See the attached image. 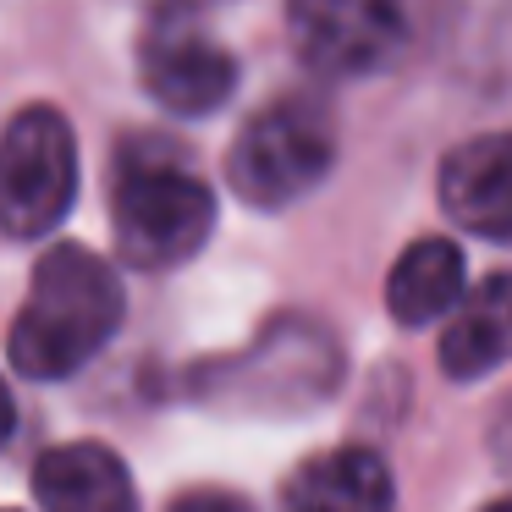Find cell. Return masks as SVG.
Returning a JSON list of instances; mask_svg holds the SVG:
<instances>
[{
	"mask_svg": "<svg viewBox=\"0 0 512 512\" xmlns=\"http://www.w3.org/2000/svg\"><path fill=\"white\" fill-rule=\"evenodd\" d=\"M116 325H122L116 270L78 243H56L34 265L6 353L28 380H61L89 364L116 336Z\"/></svg>",
	"mask_w": 512,
	"mask_h": 512,
	"instance_id": "cell-1",
	"label": "cell"
},
{
	"mask_svg": "<svg viewBox=\"0 0 512 512\" xmlns=\"http://www.w3.org/2000/svg\"><path fill=\"white\" fill-rule=\"evenodd\" d=\"M215 193L177 160L127 155L111 188V232L127 265L171 270L210 243Z\"/></svg>",
	"mask_w": 512,
	"mask_h": 512,
	"instance_id": "cell-2",
	"label": "cell"
},
{
	"mask_svg": "<svg viewBox=\"0 0 512 512\" xmlns=\"http://www.w3.org/2000/svg\"><path fill=\"white\" fill-rule=\"evenodd\" d=\"M331 166H336V122L309 94H287V100L265 105L226 155L232 193L254 210H281V204L314 193L331 177Z\"/></svg>",
	"mask_w": 512,
	"mask_h": 512,
	"instance_id": "cell-3",
	"label": "cell"
},
{
	"mask_svg": "<svg viewBox=\"0 0 512 512\" xmlns=\"http://www.w3.org/2000/svg\"><path fill=\"white\" fill-rule=\"evenodd\" d=\"M72 199H78V138L56 105H28L0 133V232H56Z\"/></svg>",
	"mask_w": 512,
	"mask_h": 512,
	"instance_id": "cell-4",
	"label": "cell"
},
{
	"mask_svg": "<svg viewBox=\"0 0 512 512\" xmlns=\"http://www.w3.org/2000/svg\"><path fill=\"white\" fill-rule=\"evenodd\" d=\"M298 56L325 78H369L408 39V0H287Z\"/></svg>",
	"mask_w": 512,
	"mask_h": 512,
	"instance_id": "cell-5",
	"label": "cell"
},
{
	"mask_svg": "<svg viewBox=\"0 0 512 512\" xmlns=\"http://www.w3.org/2000/svg\"><path fill=\"white\" fill-rule=\"evenodd\" d=\"M138 78L171 116H210L232 100L237 61L188 12H160L138 45Z\"/></svg>",
	"mask_w": 512,
	"mask_h": 512,
	"instance_id": "cell-6",
	"label": "cell"
},
{
	"mask_svg": "<svg viewBox=\"0 0 512 512\" xmlns=\"http://www.w3.org/2000/svg\"><path fill=\"white\" fill-rule=\"evenodd\" d=\"M441 210L463 232L512 243V133H479L441 160Z\"/></svg>",
	"mask_w": 512,
	"mask_h": 512,
	"instance_id": "cell-7",
	"label": "cell"
},
{
	"mask_svg": "<svg viewBox=\"0 0 512 512\" xmlns=\"http://www.w3.org/2000/svg\"><path fill=\"white\" fill-rule=\"evenodd\" d=\"M39 512H138V490L127 463L100 441L50 446L34 463Z\"/></svg>",
	"mask_w": 512,
	"mask_h": 512,
	"instance_id": "cell-8",
	"label": "cell"
},
{
	"mask_svg": "<svg viewBox=\"0 0 512 512\" xmlns=\"http://www.w3.org/2000/svg\"><path fill=\"white\" fill-rule=\"evenodd\" d=\"M281 512H391V468L364 446L320 452L287 479Z\"/></svg>",
	"mask_w": 512,
	"mask_h": 512,
	"instance_id": "cell-9",
	"label": "cell"
},
{
	"mask_svg": "<svg viewBox=\"0 0 512 512\" xmlns=\"http://www.w3.org/2000/svg\"><path fill=\"white\" fill-rule=\"evenodd\" d=\"M512 358V270L485 276L452 309L441 336V369L452 380H479Z\"/></svg>",
	"mask_w": 512,
	"mask_h": 512,
	"instance_id": "cell-10",
	"label": "cell"
},
{
	"mask_svg": "<svg viewBox=\"0 0 512 512\" xmlns=\"http://www.w3.org/2000/svg\"><path fill=\"white\" fill-rule=\"evenodd\" d=\"M468 270H463V248L446 243V237H419L408 254L391 265L386 276V309L397 325H430L463 303Z\"/></svg>",
	"mask_w": 512,
	"mask_h": 512,
	"instance_id": "cell-11",
	"label": "cell"
},
{
	"mask_svg": "<svg viewBox=\"0 0 512 512\" xmlns=\"http://www.w3.org/2000/svg\"><path fill=\"white\" fill-rule=\"evenodd\" d=\"M490 452L501 457V463H512V397L496 408V419H490Z\"/></svg>",
	"mask_w": 512,
	"mask_h": 512,
	"instance_id": "cell-12",
	"label": "cell"
},
{
	"mask_svg": "<svg viewBox=\"0 0 512 512\" xmlns=\"http://www.w3.org/2000/svg\"><path fill=\"white\" fill-rule=\"evenodd\" d=\"M171 512H248V507L237 496H215V490H204V496H182Z\"/></svg>",
	"mask_w": 512,
	"mask_h": 512,
	"instance_id": "cell-13",
	"label": "cell"
},
{
	"mask_svg": "<svg viewBox=\"0 0 512 512\" xmlns=\"http://www.w3.org/2000/svg\"><path fill=\"white\" fill-rule=\"evenodd\" d=\"M12 424H17V402H12V391H6V380H0V441L12 435Z\"/></svg>",
	"mask_w": 512,
	"mask_h": 512,
	"instance_id": "cell-14",
	"label": "cell"
},
{
	"mask_svg": "<svg viewBox=\"0 0 512 512\" xmlns=\"http://www.w3.org/2000/svg\"><path fill=\"white\" fill-rule=\"evenodd\" d=\"M160 12H188L193 17V6H204V0H155Z\"/></svg>",
	"mask_w": 512,
	"mask_h": 512,
	"instance_id": "cell-15",
	"label": "cell"
},
{
	"mask_svg": "<svg viewBox=\"0 0 512 512\" xmlns=\"http://www.w3.org/2000/svg\"><path fill=\"white\" fill-rule=\"evenodd\" d=\"M485 512H512V496H507V501H496V507H485Z\"/></svg>",
	"mask_w": 512,
	"mask_h": 512,
	"instance_id": "cell-16",
	"label": "cell"
}]
</instances>
